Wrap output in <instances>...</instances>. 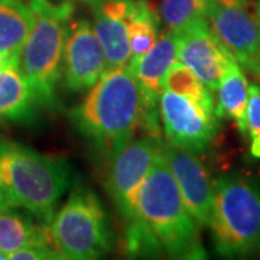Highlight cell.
<instances>
[{
    "instance_id": "cell-18",
    "label": "cell",
    "mask_w": 260,
    "mask_h": 260,
    "mask_svg": "<svg viewBox=\"0 0 260 260\" xmlns=\"http://www.w3.org/2000/svg\"><path fill=\"white\" fill-rule=\"evenodd\" d=\"M34 25L29 3L23 0H0V51L20 56Z\"/></svg>"
},
{
    "instance_id": "cell-24",
    "label": "cell",
    "mask_w": 260,
    "mask_h": 260,
    "mask_svg": "<svg viewBox=\"0 0 260 260\" xmlns=\"http://www.w3.org/2000/svg\"><path fill=\"white\" fill-rule=\"evenodd\" d=\"M10 68H19V55H12L0 51V71Z\"/></svg>"
},
{
    "instance_id": "cell-13",
    "label": "cell",
    "mask_w": 260,
    "mask_h": 260,
    "mask_svg": "<svg viewBox=\"0 0 260 260\" xmlns=\"http://www.w3.org/2000/svg\"><path fill=\"white\" fill-rule=\"evenodd\" d=\"M177 59V39L172 29L158 38L155 45L140 59L132 71L140 93V123L146 129L158 133V102L164 90V78L169 67Z\"/></svg>"
},
{
    "instance_id": "cell-5",
    "label": "cell",
    "mask_w": 260,
    "mask_h": 260,
    "mask_svg": "<svg viewBox=\"0 0 260 260\" xmlns=\"http://www.w3.org/2000/svg\"><path fill=\"white\" fill-rule=\"evenodd\" d=\"M208 225L215 251L224 257L260 251L259 188L242 177L218 178Z\"/></svg>"
},
{
    "instance_id": "cell-4",
    "label": "cell",
    "mask_w": 260,
    "mask_h": 260,
    "mask_svg": "<svg viewBox=\"0 0 260 260\" xmlns=\"http://www.w3.org/2000/svg\"><path fill=\"white\" fill-rule=\"evenodd\" d=\"M34 25L19 56V70L39 107L55 109L56 88L62 77L67 34L74 8L70 2L29 0Z\"/></svg>"
},
{
    "instance_id": "cell-8",
    "label": "cell",
    "mask_w": 260,
    "mask_h": 260,
    "mask_svg": "<svg viewBox=\"0 0 260 260\" xmlns=\"http://www.w3.org/2000/svg\"><path fill=\"white\" fill-rule=\"evenodd\" d=\"M158 138L130 139L110 153L106 188L124 221H136V197L160 152Z\"/></svg>"
},
{
    "instance_id": "cell-25",
    "label": "cell",
    "mask_w": 260,
    "mask_h": 260,
    "mask_svg": "<svg viewBox=\"0 0 260 260\" xmlns=\"http://www.w3.org/2000/svg\"><path fill=\"white\" fill-rule=\"evenodd\" d=\"M9 207H12V205L6 201V198H5L3 195L0 194V213H2V211H5V210H8Z\"/></svg>"
},
{
    "instance_id": "cell-3",
    "label": "cell",
    "mask_w": 260,
    "mask_h": 260,
    "mask_svg": "<svg viewBox=\"0 0 260 260\" xmlns=\"http://www.w3.org/2000/svg\"><path fill=\"white\" fill-rule=\"evenodd\" d=\"M140 93L127 65L107 70L70 117L80 133L113 153L132 139L140 123Z\"/></svg>"
},
{
    "instance_id": "cell-6",
    "label": "cell",
    "mask_w": 260,
    "mask_h": 260,
    "mask_svg": "<svg viewBox=\"0 0 260 260\" xmlns=\"http://www.w3.org/2000/svg\"><path fill=\"white\" fill-rule=\"evenodd\" d=\"M51 240L67 260L100 259L114 244L112 227L100 198L87 186H77L49 223Z\"/></svg>"
},
{
    "instance_id": "cell-23",
    "label": "cell",
    "mask_w": 260,
    "mask_h": 260,
    "mask_svg": "<svg viewBox=\"0 0 260 260\" xmlns=\"http://www.w3.org/2000/svg\"><path fill=\"white\" fill-rule=\"evenodd\" d=\"M5 259L12 260H48L61 259L52 243H35L25 246L19 250H15L6 254Z\"/></svg>"
},
{
    "instance_id": "cell-9",
    "label": "cell",
    "mask_w": 260,
    "mask_h": 260,
    "mask_svg": "<svg viewBox=\"0 0 260 260\" xmlns=\"http://www.w3.org/2000/svg\"><path fill=\"white\" fill-rule=\"evenodd\" d=\"M159 110L169 145L192 153H201L211 145L218 127L215 104H203L164 90Z\"/></svg>"
},
{
    "instance_id": "cell-10",
    "label": "cell",
    "mask_w": 260,
    "mask_h": 260,
    "mask_svg": "<svg viewBox=\"0 0 260 260\" xmlns=\"http://www.w3.org/2000/svg\"><path fill=\"white\" fill-rule=\"evenodd\" d=\"M177 39V59L191 68L211 90L217 91L221 77L234 56L214 35L207 19L172 29Z\"/></svg>"
},
{
    "instance_id": "cell-11",
    "label": "cell",
    "mask_w": 260,
    "mask_h": 260,
    "mask_svg": "<svg viewBox=\"0 0 260 260\" xmlns=\"http://www.w3.org/2000/svg\"><path fill=\"white\" fill-rule=\"evenodd\" d=\"M106 73V55L93 23L78 19L70 25L64 48L62 75L65 88L73 93L90 90Z\"/></svg>"
},
{
    "instance_id": "cell-19",
    "label": "cell",
    "mask_w": 260,
    "mask_h": 260,
    "mask_svg": "<svg viewBox=\"0 0 260 260\" xmlns=\"http://www.w3.org/2000/svg\"><path fill=\"white\" fill-rule=\"evenodd\" d=\"M158 16L146 0H136L127 22L130 44L129 70L133 71L140 59L148 54L158 41Z\"/></svg>"
},
{
    "instance_id": "cell-20",
    "label": "cell",
    "mask_w": 260,
    "mask_h": 260,
    "mask_svg": "<svg viewBox=\"0 0 260 260\" xmlns=\"http://www.w3.org/2000/svg\"><path fill=\"white\" fill-rule=\"evenodd\" d=\"M164 90L203 104H214L213 91L194 74L191 68H188L179 59H175L167 71L164 78Z\"/></svg>"
},
{
    "instance_id": "cell-7",
    "label": "cell",
    "mask_w": 260,
    "mask_h": 260,
    "mask_svg": "<svg viewBox=\"0 0 260 260\" xmlns=\"http://www.w3.org/2000/svg\"><path fill=\"white\" fill-rule=\"evenodd\" d=\"M207 20L240 67L260 78V22L250 0H210Z\"/></svg>"
},
{
    "instance_id": "cell-2",
    "label": "cell",
    "mask_w": 260,
    "mask_h": 260,
    "mask_svg": "<svg viewBox=\"0 0 260 260\" xmlns=\"http://www.w3.org/2000/svg\"><path fill=\"white\" fill-rule=\"evenodd\" d=\"M136 221L156 239L168 256L174 259L205 257L200 225L186 210L162 150L139 188Z\"/></svg>"
},
{
    "instance_id": "cell-14",
    "label": "cell",
    "mask_w": 260,
    "mask_h": 260,
    "mask_svg": "<svg viewBox=\"0 0 260 260\" xmlns=\"http://www.w3.org/2000/svg\"><path fill=\"white\" fill-rule=\"evenodd\" d=\"M93 15V28L106 55V71L129 65L130 44L127 34L135 0H85Z\"/></svg>"
},
{
    "instance_id": "cell-22",
    "label": "cell",
    "mask_w": 260,
    "mask_h": 260,
    "mask_svg": "<svg viewBox=\"0 0 260 260\" xmlns=\"http://www.w3.org/2000/svg\"><path fill=\"white\" fill-rule=\"evenodd\" d=\"M246 132L250 136V150L254 158L260 159V85H249V100L246 110Z\"/></svg>"
},
{
    "instance_id": "cell-1",
    "label": "cell",
    "mask_w": 260,
    "mask_h": 260,
    "mask_svg": "<svg viewBox=\"0 0 260 260\" xmlns=\"http://www.w3.org/2000/svg\"><path fill=\"white\" fill-rule=\"evenodd\" d=\"M71 179L73 171L64 158L0 139V194L12 207L49 224Z\"/></svg>"
},
{
    "instance_id": "cell-16",
    "label": "cell",
    "mask_w": 260,
    "mask_h": 260,
    "mask_svg": "<svg viewBox=\"0 0 260 260\" xmlns=\"http://www.w3.org/2000/svg\"><path fill=\"white\" fill-rule=\"evenodd\" d=\"M218 91L215 113L218 117H230L242 133H246V110L249 100V83L237 61H233L224 71Z\"/></svg>"
},
{
    "instance_id": "cell-26",
    "label": "cell",
    "mask_w": 260,
    "mask_h": 260,
    "mask_svg": "<svg viewBox=\"0 0 260 260\" xmlns=\"http://www.w3.org/2000/svg\"><path fill=\"white\" fill-rule=\"evenodd\" d=\"M256 12H257V18H259V22H260V0L257 2V5H256Z\"/></svg>"
},
{
    "instance_id": "cell-21",
    "label": "cell",
    "mask_w": 260,
    "mask_h": 260,
    "mask_svg": "<svg viewBox=\"0 0 260 260\" xmlns=\"http://www.w3.org/2000/svg\"><path fill=\"white\" fill-rule=\"evenodd\" d=\"M210 0H162L160 15L169 29L185 26L191 22L207 19Z\"/></svg>"
},
{
    "instance_id": "cell-17",
    "label": "cell",
    "mask_w": 260,
    "mask_h": 260,
    "mask_svg": "<svg viewBox=\"0 0 260 260\" xmlns=\"http://www.w3.org/2000/svg\"><path fill=\"white\" fill-rule=\"evenodd\" d=\"M35 243H52L49 227L37 225L15 207L0 213V259Z\"/></svg>"
},
{
    "instance_id": "cell-15",
    "label": "cell",
    "mask_w": 260,
    "mask_h": 260,
    "mask_svg": "<svg viewBox=\"0 0 260 260\" xmlns=\"http://www.w3.org/2000/svg\"><path fill=\"white\" fill-rule=\"evenodd\" d=\"M38 104L19 68L0 71V121H30Z\"/></svg>"
},
{
    "instance_id": "cell-12",
    "label": "cell",
    "mask_w": 260,
    "mask_h": 260,
    "mask_svg": "<svg viewBox=\"0 0 260 260\" xmlns=\"http://www.w3.org/2000/svg\"><path fill=\"white\" fill-rule=\"evenodd\" d=\"M162 155L175 178L186 210L200 227L210 224L214 184L195 153L172 145H162Z\"/></svg>"
}]
</instances>
